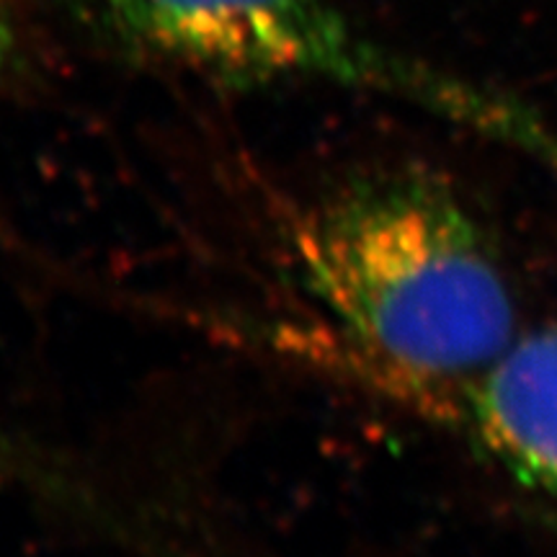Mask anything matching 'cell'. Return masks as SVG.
<instances>
[{
	"label": "cell",
	"mask_w": 557,
	"mask_h": 557,
	"mask_svg": "<svg viewBox=\"0 0 557 557\" xmlns=\"http://www.w3.org/2000/svg\"><path fill=\"white\" fill-rule=\"evenodd\" d=\"M287 235L320 310L416 395L480 377L519 341L496 250L434 169L354 173L299 209Z\"/></svg>",
	"instance_id": "obj_1"
},
{
	"label": "cell",
	"mask_w": 557,
	"mask_h": 557,
	"mask_svg": "<svg viewBox=\"0 0 557 557\" xmlns=\"http://www.w3.org/2000/svg\"><path fill=\"white\" fill-rule=\"evenodd\" d=\"M124 45L227 83L310 78L506 124L498 101L374 41L336 0H86Z\"/></svg>",
	"instance_id": "obj_2"
},
{
	"label": "cell",
	"mask_w": 557,
	"mask_h": 557,
	"mask_svg": "<svg viewBox=\"0 0 557 557\" xmlns=\"http://www.w3.org/2000/svg\"><path fill=\"white\" fill-rule=\"evenodd\" d=\"M434 403L508 475L557 500V329L519 336L487 372Z\"/></svg>",
	"instance_id": "obj_3"
},
{
	"label": "cell",
	"mask_w": 557,
	"mask_h": 557,
	"mask_svg": "<svg viewBox=\"0 0 557 557\" xmlns=\"http://www.w3.org/2000/svg\"><path fill=\"white\" fill-rule=\"evenodd\" d=\"M11 29H9V21H5V16H3V11H0V67H3V62H5V58H9V52H11Z\"/></svg>",
	"instance_id": "obj_4"
}]
</instances>
